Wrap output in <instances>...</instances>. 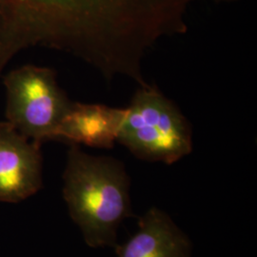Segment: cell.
<instances>
[{"label": "cell", "instance_id": "obj_1", "mask_svg": "<svg viewBox=\"0 0 257 257\" xmlns=\"http://www.w3.org/2000/svg\"><path fill=\"white\" fill-rule=\"evenodd\" d=\"M62 178L63 198L85 243L93 248H115L120 225L133 215L124 163L70 144Z\"/></svg>", "mask_w": 257, "mask_h": 257}, {"label": "cell", "instance_id": "obj_2", "mask_svg": "<svg viewBox=\"0 0 257 257\" xmlns=\"http://www.w3.org/2000/svg\"><path fill=\"white\" fill-rule=\"evenodd\" d=\"M124 109L116 142L138 159L172 165L192 153L190 122L155 84L140 85Z\"/></svg>", "mask_w": 257, "mask_h": 257}, {"label": "cell", "instance_id": "obj_3", "mask_svg": "<svg viewBox=\"0 0 257 257\" xmlns=\"http://www.w3.org/2000/svg\"><path fill=\"white\" fill-rule=\"evenodd\" d=\"M6 121L28 139L42 144L56 139L73 101L58 85L55 70L25 65L3 76Z\"/></svg>", "mask_w": 257, "mask_h": 257}, {"label": "cell", "instance_id": "obj_4", "mask_svg": "<svg viewBox=\"0 0 257 257\" xmlns=\"http://www.w3.org/2000/svg\"><path fill=\"white\" fill-rule=\"evenodd\" d=\"M41 145L0 122V202L19 203L43 186Z\"/></svg>", "mask_w": 257, "mask_h": 257}, {"label": "cell", "instance_id": "obj_5", "mask_svg": "<svg viewBox=\"0 0 257 257\" xmlns=\"http://www.w3.org/2000/svg\"><path fill=\"white\" fill-rule=\"evenodd\" d=\"M114 249L116 257H192L193 244L168 213L152 207L139 217L137 232Z\"/></svg>", "mask_w": 257, "mask_h": 257}, {"label": "cell", "instance_id": "obj_6", "mask_svg": "<svg viewBox=\"0 0 257 257\" xmlns=\"http://www.w3.org/2000/svg\"><path fill=\"white\" fill-rule=\"evenodd\" d=\"M124 114V108L73 101L57 128L55 141L111 149L116 142Z\"/></svg>", "mask_w": 257, "mask_h": 257}, {"label": "cell", "instance_id": "obj_7", "mask_svg": "<svg viewBox=\"0 0 257 257\" xmlns=\"http://www.w3.org/2000/svg\"><path fill=\"white\" fill-rule=\"evenodd\" d=\"M103 14L135 22H167L183 18L193 3L230 0H87Z\"/></svg>", "mask_w": 257, "mask_h": 257}]
</instances>
